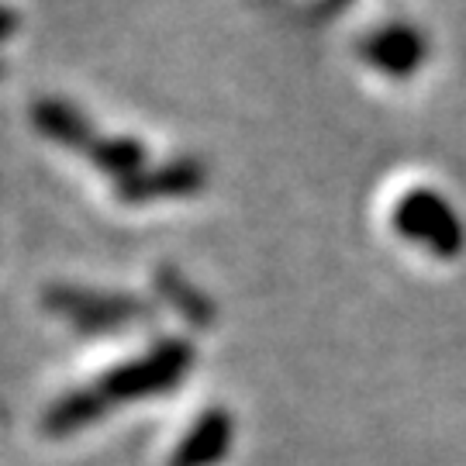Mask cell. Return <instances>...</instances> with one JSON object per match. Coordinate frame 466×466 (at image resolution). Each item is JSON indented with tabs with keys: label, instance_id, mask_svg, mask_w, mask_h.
<instances>
[{
	"label": "cell",
	"instance_id": "obj_5",
	"mask_svg": "<svg viewBox=\"0 0 466 466\" xmlns=\"http://www.w3.org/2000/svg\"><path fill=\"white\" fill-rule=\"evenodd\" d=\"M104 404H107V400H104V394H100V390H80V394H69V398H63L49 411V418H46V429H49L52 435L76 432V429L90 425V421L104 411Z\"/></svg>",
	"mask_w": 466,
	"mask_h": 466
},
{
	"label": "cell",
	"instance_id": "obj_3",
	"mask_svg": "<svg viewBox=\"0 0 466 466\" xmlns=\"http://www.w3.org/2000/svg\"><path fill=\"white\" fill-rule=\"evenodd\" d=\"M360 59L390 80H411L429 59V38L408 21H390L360 42Z\"/></svg>",
	"mask_w": 466,
	"mask_h": 466
},
{
	"label": "cell",
	"instance_id": "obj_4",
	"mask_svg": "<svg viewBox=\"0 0 466 466\" xmlns=\"http://www.w3.org/2000/svg\"><path fill=\"white\" fill-rule=\"evenodd\" d=\"M235 439V421L225 408H211L194 421V429L184 435V442L169 456L167 466H218Z\"/></svg>",
	"mask_w": 466,
	"mask_h": 466
},
{
	"label": "cell",
	"instance_id": "obj_1",
	"mask_svg": "<svg viewBox=\"0 0 466 466\" xmlns=\"http://www.w3.org/2000/svg\"><path fill=\"white\" fill-rule=\"evenodd\" d=\"M390 228L408 238L411 246L435 256V259H456L466 249V225L460 211L450 204L442 190L429 184L408 187L394 208H390Z\"/></svg>",
	"mask_w": 466,
	"mask_h": 466
},
{
	"label": "cell",
	"instance_id": "obj_2",
	"mask_svg": "<svg viewBox=\"0 0 466 466\" xmlns=\"http://www.w3.org/2000/svg\"><path fill=\"white\" fill-rule=\"evenodd\" d=\"M190 363H194V350L180 339H173V342L156 346L128 367L115 370L100 383V394H104V400H138L152 398V394H167L173 383L184 380Z\"/></svg>",
	"mask_w": 466,
	"mask_h": 466
}]
</instances>
